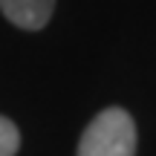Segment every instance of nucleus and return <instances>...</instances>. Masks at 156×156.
<instances>
[{
  "instance_id": "f03ea898",
  "label": "nucleus",
  "mask_w": 156,
  "mask_h": 156,
  "mask_svg": "<svg viewBox=\"0 0 156 156\" xmlns=\"http://www.w3.org/2000/svg\"><path fill=\"white\" fill-rule=\"evenodd\" d=\"M0 12L15 26L26 32H38L49 23L55 12V0H0Z\"/></svg>"
},
{
  "instance_id": "f257e3e1",
  "label": "nucleus",
  "mask_w": 156,
  "mask_h": 156,
  "mask_svg": "<svg viewBox=\"0 0 156 156\" xmlns=\"http://www.w3.org/2000/svg\"><path fill=\"white\" fill-rule=\"evenodd\" d=\"M78 156H136V122L122 107H107L87 124Z\"/></svg>"
},
{
  "instance_id": "7ed1b4c3",
  "label": "nucleus",
  "mask_w": 156,
  "mask_h": 156,
  "mask_svg": "<svg viewBox=\"0 0 156 156\" xmlns=\"http://www.w3.org/2000/svg\"><path fill=\"white\" fill-rule=\"evenodd\" d=\"M17 147H20V130L12 119L0 116V156H15Z\"/></svg>"
}]
</instances>
